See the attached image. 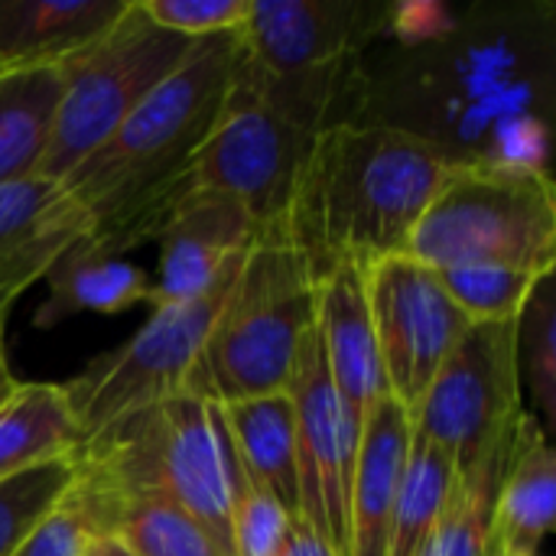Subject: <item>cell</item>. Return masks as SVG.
<instances>
[{
  "mask_svg": "<svg viewBox=\"0 0 556 556\" xmlns=\"http://www.w3.org/2000/svg\"><path fill=\"white\" fill-rule=\"evenodd\" d=\"M235 62V33L195 39L186 62L62 179L91 222L88 248L124 257L156 241L173 208L189 195V166L218 121Z\"/></svg>",
  "mask_w": 556,
  "mask_h": 556,
  "instance_id": "cell-1",
  "label": "cell"
},
{
  "mask_svg": "<svg viewBox=\"0 0 556 556\" xmlns=\"http://www.w3.org/2000/svg\"><path fill=\"white\" fill-rule=\"evenodd\" d=\"M453 163L443 147L401 127H326L309 147L287 218V238L303 251L313 280L342 264L368 270L407 254Z\"/></svg>",
  "mask_w": 556,
  "mask_h": 556,
  "instance_id": "cell-2",
  "label": "cell"
},
{
  "mask_svg": "<svg viewBox=\"0 0 556 556\" xmlns=\"http://www.w3.org/2000/svg\"><path fill=\"white\" fill-rule=\"evenodd\" d=\"M72 459L117 495H153L182 508L231 556L241 469L215 404L169 397L94 437Z\"/></svg>",
  "mask_w": 556,
  "mask_h": 556,
  "instance_id": "cell-3",
  "label": "cell"
},
{
  "mask_svg": "<svg viewBox=\"0 0 556 556\" xmlns=\"http://www.w3.org/2000/svg\"><path fill=\"white\" fill-rule=\"evenodd\" d=\"M316 323V280L303 251L261 238L235 277L182 394L208 404L283 394L296 352Z\"/></svg>",
  "mask_w": 556,
  "mask_h": 556,
  "instance_id": "cell-4",
  "label": "cell"
},
{
  "mask_svg": "<svg viewBox=\"0 0 556 556\" xmlns=\"http://www.w3.org/2000/svg\"><path fill=\"white\" fill-rule=\"evenodd\" d=\"M407 254L430 270L511 267L551 277L556 264L551 176L528 163L456 160L420 215Z\"/></svg>",
  "mask_w": 556,
  "mask_h": 556,
  "instance_id": "cell-5",
  "label": "cell"
},
{
  "mask_svg": "<svg viewBox=\"0 0 556 556\" xmlns=\"http://www.w3.org/2000/svg\"><path fill=\"white\" fill-rule=\"evenodd\" d=\"M192 46V39L156 26L130 0L108 33L62 62V101L39 173L62 182L186 62Z\"/></svg>",
  "mask_w": 556,
  "mask_h": 556,
  "instance_id": "cell-6",
  "label": "cell"
},
{
  "mask_svg": "<svg viewBox=\"0 0 556 556\" xmlns=\"http://www.w3.org/2000/svg\"><path fill=\"white\" fill-rule=\"evenodd\" d=\"M241 267L244 264L189 303L153 309L127 345L91 358L62 384L78 424V450L134 414L182 394L186 378Z\"/></svg>",
  "mask_w": 556,
  "mask_h": 556,
  "instance_id": "cell-7",
  "label": "cell"
},
{
  "mask_svg": "<svg viewBox=\"0 0 556 556\" xmlns=\"http://www.w3.org/2000/svg\"><path fill=\"white\" fill-rule=\"evenodd\" d=\"M316 137L277 111L235 62L218 121L189 166V192L228 195L248 212L261 238H287L293 192Z\"/></svg>",
  "mask_w": 556,
  "mask_h": 556,
  "instance_id": "cell-8",
  "label": "cell"
},
{
  "mask_svg": "<svg viewBox=\"0 0 556 556\" xmlns=\"http://www.w3.org/2000/svg\"><path fill=\"white\" fill-rule=\"evenodd\" d=\"M515 336L518 323L469 326L410 414V430L450 456L456 479L469 476L525 410Z\"/></svg>",
  "mask_w": 556,
  "mask_h": 556,
  "instance_id": "cell-9",
  "label": "cell"
},
{
  "mask_svg": "<svg viewBox=\"0 0 556 556\" xmlns=\"http://www.w3.org/2000/svg\"><path fill=\"white\" fill-rule=\"evenodd\" d=\"M365 290L391 397L414 414L446 355L472 326L443 290L437 270L410 254L365 270Z\"/></svg>",
  "mask_w": 556,
  "mask_h": 556,
  "instance_id": "cell-10",
  "label": "cell"
},
{
  "mask_svg": "<svg viewBox=\"0 0 556 556\" xmlns=\"http://www.w3.org/2000/svg\"><path fill=\"white\" fill-rule=\"evenodd\" d=\"M287 397L296 427V476H300V518L336 551L349 554V505L358 459V417L339 401L316 326L306 332Z\"/></svg>",
  "mask_w": 556,
  "mask_h": 556,
  "instance_id": "cell-11",
  "label": "cell"
},
{
  "mask_svg": "<svg viewBox=\"0 0 556 556\" xmlns=\"http://www.w3.org/2000/svg\"><path fill=\"white\" fill-rule=\"evenodd\" d=\"M381 29V10L355 0H251L238 26L241 62L274 81L352 72Z\"/></svg>",
  "mask_w": 556,
  "mask_h": 556,
  "instance_id": "cell-12",
  "label": "cell"
},
{
  "mask_svg": "<svg viewBox=\"0 0 556 556\" xmlns=\"http://www.w3.org/2000/svg\"><path fill=\"white\" fill-rule=\"evenodd\" d=\"M261 241L257 225L228 195L189 192L156 235L160 264L150 277L153 309L189 303L231 274Z\"/></svg>",
  "mask_w": 556,
  "mask_h": 556,
  "instance_id": "cell-13",
  "label": "cell"
},
{
  "mask_svg": "<svg viewBox=\"0 0 556 556\" xmlns=\"http://www.w3.org/2000/svg\"><path fill=\"white\" fill-rule=\"evenodd\" d=\"M91 222L59 179L0 182V287L20 296L85 235Z\"/></svg>",
  "mask_w": 556,
  "mask_h": 556,
  "instance_id": "cell-14",
  "label": "cell"
},
{
  "mask_svg": "<svg viewBox=\"0 0 556 556\" xmlns=\"http://www.w3.org/2000/svg\"><path fill=\"white\" fill-rule=\"evenodd\" d=\"M316 336L339 401L365 424V417L391 397L378 355L365 270L342 264L316 280Z\"/></svg>",
  "mask_w": 556,
  "mask_h": 556,
  "instance_id": "cell-15",
  "label": "cell"
},
{
  "mask_svg": "<svg viewBox=\"0 0 556 556\" xmlns=\"http://www.w3.org/2000/svg\"><path fill=\"white\" fill-rule=\"evenodd\" d=\"M410 450V414L384 397L362 424L352 505H349V554L388 556L394 502L401 492Z\"/></svg>",
  "mask_w": 556,
  "mask_h": 556,
  "instance_id": "cell-16",
  "label": "cell"
},
{
  "mask_svg": "<svg viewBox=\"0 0 556 556\" xmlns=\"http://www.w3.org/2000/svg\"><path fill=\"white\" fill-rule=\"evenodd\" d=\"M556 521V456L547 430L521 410L511 430L508 466L495 498L489 547L508 556H538Z\"/></svg>",
  "mask_w": 556,
  "mask_h": 556,
  "instance_id": "cell-17",
  "label": "cell"
},
{
  "mask_svg": "<svg viewBox=\"0 0 556 556\" xmlns=\"http://www.w3.org/2000/svg\"><path fill=\"white\" fill-rule=\"evenodd\" d=\"M130 0H0V75L52 68L108 33Z\"/></svg>",
  "mask_w": 556,
  "mask_h": 556,
  "instance_id": "cell-18",
  "label": "cell"
},
{
  "mask_svg": "<svg viewBox=\"0 0 556 556\" xmlns=\"http://www.w3.org/2000/svg\"><path fill=\"white\" fill-rule=\"evenodd\" d=\"M215 407L222 414L241 472L270 498H277V505L290 518H300L296 427L287 391Z\"/></svg>",
  "mask_w": 556,
  "mask_h": 556,
  "instance_id": "cell-19",
  "label": "cell"
},
{
  "mask_svg": "<svg viewBox=\"0 0 556 556\" xmlns=\"http://www.w3.org/2000/svg\"><path fill=\"white\" fill-rule=\"evenodd\" d=\"M49 296L36 313V326L49 329L75 313H124L150 296V274L124 257H104L75 241L46 274Z\"/></svg>",
  "mask_w": 556,
  "mask_h": 556,
  "instance_id": "cell-20",
  "label": "cell"
},
{
  "mask_svg": "<svg viewBox=\"0 0 556 556\" xmlns=\"http://www.w3.org/2000/svg\"><path fill=\"white\" fill-rule=\"evenodd\" d=\"M78 450V424L62 384H16L0 404V482L36 466L68 459Z\"/></svg>",
  "mask_w": 556,
  "mask_h": 556,
  "instance_id": "cell-21",
  "label": "cell"
},
{
  "mask_svg": "<svg viewBox=\"0 0 556 556\" xmlns=\"http://www.w3.org/2000/svg\"><path fill=\"white\" fill-rule=\"evenodd\" d=\"M62 85V65L0 75V182L42 169Z\"/></svg>",
  "mask_w": 556,
  "mask_h": 556,
  "instance_id": "cell-22",
  "label": "cell"
},
{
  "mask_svg": "<svg viewBox=\"0 0 556 556\" xmlns=\"http://www.w3.org/2000/svg\"><path fill=\"white\" fill-rule=\"evenodd\" d=\"M515 430V424H511ZM511 430L489 450V456L469 472L459 476L430 538L424 541L417 556H482L489 547L495 498L502 489V476L508 466Z\"/></svg>",
  "mask_w": 556,
  "mask_h": 556,
  "instance_id": "cell-23",
  "label": "cell"
},
{
  "mask_svg": "<svg viewBox=\"0 0 556 556\" xmlns=\"http://www.w3.org/2000/svg\"><path fill=\"white\" fill-rule=\"evenodd\" d=\"M453 485H456V469L450 456L440 446H433L427 437L410 430L407 466H404V479H401V492H397L394 518H391L388 556L420 554Z\"/></svg>",
  "mask_w": 556,
  "mask_h": 556,
  "instance_id": "cell-24",
  "label": "cell"
},
{
  "mask_svg": "<svg viewBox=\"0 0 556 556\" xmlns=\"http://www.w3.org/2000/svg\"><path fill=\"white\" fill-rule=\"evenodd\" d=\"M114 495L104 482L75 466L68 492L42 515L10 556H88L94 541L111 538Z\"/></svg>",
  "mask_w": 556,
  "mask_h": 556,
  "instance_id": "cell-25",
  "label": "cell"
},
{
  "mask_svg": "<svg viewBox=\"0 0 556 556\" xmlns=\"http://www.w3.org/2000/svg\"><path fill=\"white\" fill-rule=\"evenodd\" d=\"M111 495V538L134 556H225L215 538L182 508L153 495H117L114 489Z\"/></svg>",
  "mask_w": 556,
  "mask_h": 556,
  "instance_id": "cell-26",
  "label": "cell"
},
{
  "mask_svg": "<svg viewBox=\"0 0 556 556\" xmlns=\"http://www.w3.org/2000/svg\"><path fill=\"white\" fill-rule=\"evenodd\" d=\"M437 277L472 326L518 323L534 287L544 280L511 267H446L437 270Z\"/></svg>",
  "mask_w": 556,
  "mask_h": 556,
  "instance_id": "cell-27",
  "label": "cell"
},
{
  "mask_svg": "<svg viewBox=\"0 0 556 556\" xmlns=\"http://www.w3.org/2000/svg\"><path fill=\"white\" fill-rule=\"evenodd\" d=\"M75 482V459H55L23 476L0 482V556H10L20 541L42 521V515Z\"/></svg>",
  "mask_w": 556,
  "mask_h": 556,
  "instance_id": "cell-28",
  "label": "cell"
},
{
  "mask_svg": "<svg viewBox=\"0 0 556 556\" xmlns=\"http://www.w3.org/2000/svg\"><path fill=\"white\" fill-rule=\"evenodd\" d=\"M554 287L551 277H544L525 313L518 316V336H515V358H518V381H528L534 391V404L541 417L554 414V384H556V349H554ZM534 414V417H538Z\"/></svg>",
  "mask_w": 556,
  "mask_h": 556,
  "instance_id": "cell-29",
  "label": "cell"
},
{
  "mask_svg": "<svg viewBox=\"0 0 556 556\" xmlns=\"http://www.w3.org/2000/svg\"><path fill=\"white\" fill-rule=\"evenodd\" d=\"M290 521L293 518L277 505V498H270L244 472H238L231 511V556H274L287 538Z\"/></svg>",
  "mask_w": 556,
  "mask_h": 556,
  "instance_id": "cell-30",
  "label": "cell"
},
{
  "mask_svg": "<svg viewBox=\"0 0 556 556\" xmlns=\"http://www.w3.org/2000/svg\"><path fill=\"white\" fill-rule=\"evenodd\" d=\"M137 3L156 26L195 42L222 33H238L251 0H137Z\"/></svg>",
  "mask_w": 556,
  "mask_h": 556,
  "instance_id": "cell-31",
  "label": "cell"
},
{
  "mask_svg": "<svg viewBox=\"0 0 556 556\" xmlns=\"http://www.w3.org/2000/svg\"><path fill=\"white\" fill-rule=\"evenodd\" d=\"M274 556H339L303 518H293L287 528V538L280 544V551Z\"/></svg>",
  "mask_w": 556,
  "mask_h": 556,
  "instance_id": "cell-32",
  "label": "cell"
},
{
  "mask_svg": "<svg viewBox=\"0 0 556 556\" xmlns=\"http://www.w3.org/2000/svg\"><path fill=\"white\" fill-rule=\"evenodd\" d=\"M20 381L13 378V371H10V358H7V342H3V316H0V404L13 394V388H16Z\"/></svg>",
  "mask_w": 556,
  "mask_h": 556,
  "instance_id": "cell-33",
  "label": "cell"
},
{
  "mask_svg": "<svg viewBox=\"0 0 556 556\" xmlns=\"http://www.w3.org/2000/svg\"><path fill=\"white\" fill-rule=\"evenodd\" d=\"M88 556H134L121 541H114V538H101V541H94V547L88 551Z\"/></svg>",
  "mask_w": 556,
  "mask_h": 556,
  "instance_id": "cell-34",
  "label": "cell"
},
{
  "mask_svg": "<svg viewBox=\"0 0 556 556\" xmlns=\"http://www.w3.org/2000/svg\"><path fill=\"white\" fill-rule=\"evenodd\" d=\"M13 300H16V296H13V293H7V290L0 287V316H7V309L13 306Z\"/></svg>",
  "mask_w": 556,
  "mask_h": 556,
  "instance_id": "cell-35",
  "label": "cell"
},
{
  "mask_svg": "<svg viewBox=\"0 0 556 556\" xmlns=\"http://www.w3.org/2000/svg\"><path fill=\"white\" fill-rule=\"evenodd\" d=\"M482 556H508V554H502V551H495V547H485V554Z\"/></svg>",
  "mask_w": 556,
  "mask_h": 556,
  "instance_id": "cell-36",
  "label": "cell"
}]
</instances>
